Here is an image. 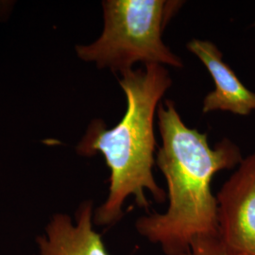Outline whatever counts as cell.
Instances as JSON below:
<instances>
[{"label":"cell","mask_w":255,"mask_h":255,"mask_svg":"<svg viewBox=\"0 0 255 255\" xmlns=\"http://www.w3.org/2000/svg\"><path fill=\"white\" fill-rule=\"evenodd\" d=\"M162 145L156 165L167 185V209L137 219V233L165 255H184L199 237L219 236L215 175L237 167L244 157L228 138L211 147L207 132L187 127L171 100L161 101L157 115Z\"/></svg>","instance_id":"6da1fadb"},{"label":"cell","mask_w":255,"mask_h":255,"mask_svg":"<svg viewBox=\"0 0 255 255\" xmlns=\"http://www.w3.org/2000/svg\"><path fill=\"white\" fill-rule=\"evenodd\" d=\"M120 75L119 85L127 101L124 117L112 128L101 119L93 120L76 147L78 154L84 157L101 153L109 167L107 199L94 212V223L99 226L118 223L129 197L146 210L149 207L147 193L158 203L166 200V192L153 175L154 119L164 94L172 85V78L165 66L156 64Z\"/></svg>","instance_id":"7a4b0ae2"},{"label":"cell","mask_w":255,"mask_h":255,"mask_svg":"<svg viewBox=\"0 0 255 255\" xmlns=\"http://www.w3.org/2000/svg\"><path fill=\"white\" fill-rule=\"evenodd\" d=\"M182 6V1L106 0L104 26L89 45L76 46L80 59L123 73L137 63L183 67L182 59L164 44V28Z\"/></svg>","instance_id":"3957f363"},{"label":"cell","mask_w":255,"mask_h":255,"mask_svg":"<svg viewBox=\"0 0 255 255\" xmlns=\"http://www.w3.org/2000/svg\"><path fill=\"white\" fill-rule=\"evenodd\" d=\"M219 237L240 255H255V151L217 194Z\"/></svg>","instance_id":"277c9868"},{"label":"cell","mask_w":255,"mask_h":255,"mask_svg":"<svg viewBox=\"0 0 255 255\" xmlns=\"http://www.w3.org/2000/svg\"><path fill=\"white\" fill-rule=\"evenodd\" d=\"M186 47L206 67L215 83V89L203 100V114L220 111L246 117L255 111V93L248 89L223 61V54L216 44L192 39Z\"/></svg>","instance_id":"5b68a950"},{"label":"cell","mask_w":255,"mask_h":255,"mask_svg":"<svg viewBox=\"0 0 255 255\" xmlns=\"http://www.w3.org/2000/svg\"><path fill=\"white\" fill-rule=\"evenodd\" d=\"M94 203L83 201L76 221L65 214H56L38 237L40 255H110L101 235L94 229Z\"/></svg>","instance_id":"8992f818"},{"label":"cell","mask_w":255,"mask_h":255,"mask_svg":"<svg viewBox=\"0 0 255 255\" xmlns=\"http://www.w3.org/2000/svg\"><path fill=\"white\" fill-rule=\"evenodd\" d=\"M184 255H240L231 250L219 236L196 238Z\"/></svg>","instance_id":"52a82bcc"}]
</instances>
